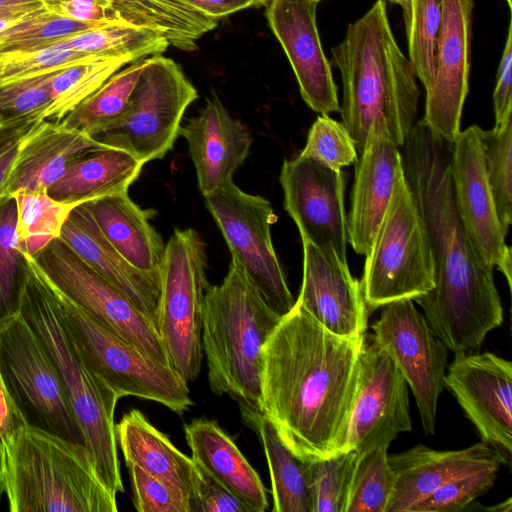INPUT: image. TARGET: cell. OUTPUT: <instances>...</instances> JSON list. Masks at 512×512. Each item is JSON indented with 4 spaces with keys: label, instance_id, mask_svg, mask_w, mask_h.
<instances>
[{
    "label": "cell",
    "instance_id": "obj_1",
    "mask_svg": "<svg viewBox=\"0 0 512 512\" xmlns=\"http://www.w3.org/2000/svg\"><path fill=\"white\" fill-rule=\"evenodd\" d=\"M451 144L422 120L402 155L406 182L429 239L434 287L415 298L435 335L455 354L477 350L503 321L493 267L461 221L451 175Z\"/></svg>",
    "mask_w": 512,
    "mask_h": 512
},
{
    "label": "cell",
    "instance_id": "obj_2",
    "mask_svg": "<svg viewBox=\"0 0 512 512\" xmlns=\"http://www.w3.org/2000/svg\"><path fill=\"white\" fill-rule=\"evenodd\" d=\"M364 337L328 331L295 301L265 342L262 413L299 458L344 451Z\"/></svg>",
    "mask_w": 512,
    "mask_h": 512
},
{
    "label": "cell",
    "instance_id": "obj_3",
    "mask_svg": "<svg viewBox=\"0 0 512 512\" xmlns=\"http://www.w3.org/2000/svg\"><path fill=\"white\" fill-rule=\"evenodd\" d=\"M331 55L342 80V123L358 154L374 124L386 125L394 143L402 147L415 125L420 91L414 67L393 35L386 1L377 0L349 24Z\"/></svg>",
    "mask_w": 512,
    "mask_h": 512
},
{
    "label": "cell",
    "instance_id": "obj_4",
    "mask_svg": "<svg viewBox=\"0 0 512 512\" xmlns=\"http://www.w3.org/2000/svg\"><path fill=\"white\" fill-rule=\"evenodd\" d=\"M280 319L233 260L222 283L207 289L201 343L209 385L238 403L245 422L262 413V351Z\"/></svg>",
    "mask_w": 512,
    "mask_h": 512
},
{
    "label": "cell",
    "instance_id": "obj_5",
    "mask_svg": "<svg viewBox=\"0 0 512 512\" xmlns=\"http://www.w3.org/2000/svg\"><path fill=\"white\" fill-rule=\"evenodd\" d=\"M11 512H116L84 443L25 424L4 444Z\"/></svg>",
    "mask_w": 512,
    "mask_h": 512
},
{
    "label": "cell",
    "instance_id": "obj_6",
    "mask_svg": "<svg viewBox=\"0 0 512 512\" xmlns=\"http://www.w3.org/2000/svg\"><path fill=\"white\" fill-rule=\"evenodd\" d=\"M19 310L36 331L60 373L98 473L112 494L124 492L114 413L118 395L82 359L34 256L22 253Z\"/></svg>",
    "mask_w": 512,
    "mask_h": 512
},
{
    "label": "cell",
    "instance_id": "obj_7",
    "mask_svg": "<svg viewBox=\"0 0 512 512\" xmlns=\"http://www.w3.org/2000/svg\"><path fill=\"white\" fill-rule=\"evenodd\" d=\"M43 275L82 359L119 398L157 402L178 415L194 405L188 382L173 368L102 325Z\"/></svg>",
    "mask_w": 512,
    "mask_h": 512
},
{
    "label": "cell",
    "instance_id": "obj_8",
    "mask_svg": "<svg viewBox=\"0 0 512 512\" xmlns=\"http://www.w3.org/2000/svg\"><path fill=\"white\" fill-rule=\"evenodd\" d=\"M365 256L360 285L367 310L414 300L434 287L429 239L404 175Z\"/></svg>",
    "mask_w": 512,
    "mask_h": 512
},
{
    "label": "cell",
    "instance_id": "obj_9",
    "mask_svg": "<svg viewBox=\"0 0 512 512\" xmlns=\"http://www.w3.org/2000/svg\"><path fill=\"white\" fill-rule=\"evenodd\" d=\"M206 244L192 229H175L160 270L156 328L168 362L186 382L201 369L203 308L209 283Z\"/></svg>",
    "mask_w": 512,
    "mask_h": 512
},
{
    "label": "cell",
    "instance_id": "obj_10",
    "mask_svg": "<svg viewBox=\"0 0 512 512\" xmlns=\"http://www.w3.org/2000/svg\"><path fill=\"white\" fill-rule=\"evenodd\" d=\"M197 98V89L174 60L153 55L147 58L124 112L93 138L144 164L162 159L173 149L183 115Z\"/></svg>",
    "mask_w": 512,
    "mask_h": 512
},
{
    "label": "cell",
    "instance_id": "obj_11",
    "mask_svg": "<svg viewBox=\"0 0 512 512\" xmlns=\"http://www.w3.org/2000/svg\"><path fill=\"white\" fill-rule=\"evenodd\" d=\"M0 372L26 424L84 443L53 358L20 310L0 320Z\"/></svg>",
    "mask_w": 512,
    "mask_h": 512
},
{
    "label": "cell",
    "instance_id": "obj_12",
    "mask_svg": "<svg viewBox=\"0 0 512 512\" xmlns=\"http://www.w3.org/2000/svg\"><path fill=\"white\" fill-rule=\"evenodd\" d=\"M235 261L268 306L280 317L295 300L273 247L270 227L277 221L268 200L243 192L233 181L204 194Z\"/></svg>",
    "mask_w": 512,
    "mask_h": 512
},
{
    "label": "cell",
    "instance_id": "obj_13",
    "mask_svg": "<svg viewBox=\"0 0 512 512\" xmlns=\"http://www.w3.org/2000/svg\"><path fill=\"white\" fill-rule=\"evenodd\" d=\"M34 258L49 280L90 316L153 359L169 365L153 322L60 238L50 242Z\"/></svg>",
    "mask_w": 512,
    "mask_h": 512
},
{
    "label": "cell",
    "instance_id": "obj_14",
    "mask_svg": "<svg viewBox=\"0 0 512 512\" xmlns=\"http://www.w3.org/2000/svg\"><path fill=\"white\" fill-rule=\"evenodd\" d=\"M372 330L373 340L391 357L411 389L425 433L434 434L438 400L445 387L447 347L412 299L382 306Z\"/></svg>",
    "mask_w": 512,
    "mask_h": 512
},
{
    "label": "cell",
    "instance_id": "obj_15",
    "mask_svg": "<svg viewBox=\"0 0 512 512\" xmlns=\"http://www.w3.org/2000/svg\"><path fill=\"white\" fill-rule=\"evenodd\" d=\"M411 430L406 380L372 336L364 337L344 451L363 454L388 447L398 434Z\"/></svg>",
    "mask_w": 512,
    "mask_h": 512
},
{
    "label": "cell",
    "instance_id": "obj_16",
    "mask_svg": "<svg viewBox=\"0 0 512 512\" xmlns=\"http://www.w3.org/2000/svg\"><path fill=\"white\" fill-rule=\"evenodd\" d=\"M451 391L481 439L512 462V364L491 352L458 353L445 373Z\"/></svg>",
    "mask_w": 512,
    "mask_h": 512
},
{
    "label": "cell",
    "instance_id": "obj_17",
    "mask_svg": "<svg viewBox=\"0 0 512 512\" xmlns=\"http://www.w3.org/2000/svg\"><path fill=\"white\" fill-rule=\"evenodd\" d=\"M284 207L308 241L347 263V216L341 171L297 156L285 160L280 173Z\"/></svg>",
    "mask_w": 512,
    "mask_h": 512
},
{
    "label": "cell",
    "instance_id": "obj_18",
    "mask_svg": "<svg viewBox=\"0 0 512 512\" xmlns=\"http://www.w3.org/2000/svg\"><path fill=\"white\" fill-rule=\"evenodd\" d=\"M481 128L472 125L460 131L451 144V175L454 197L461 221L474 246L493 268L512 285L511 248L500 224L488 183Z\"/></svg>",
    "mask_w": 512,
    "mask_h": 512
},
{
    "label": "cell",
    "instance_id": "obj_19",
    "mask_svg": "<svg viewBox=\"0 0 512 512\" xmlns=\"http://www.w3.org/2000/svg\"><path fill=\"white\" fill-rule=\"evenodd\" d=\"M473 0H443V20L435 55V75L425 90L422 121L452 143L460 133L469 89Z\"/></svg>",
    "mask_w": 512,
    "mask_h": 512
},
{
    "label": "cell",
    "instance_id": "obj_20",
    "mask_svg": "<svg viewBox=\"0 0 512 512\" xmlns=\"http://www.w3.org/2000/svg\"><path fill=\"white\" fill-rule=\"evenodd\" d=\"M315 0H269L267 19L296 76L305 103L320 115L339 112L340 103L320 41Z\"/></svg>",
    "mask_w": 512,
    "mask_h": 512
},
{
    "label": "cell",
    "instance_id": "obj_21",
    "mask_svg": "<svg viewBox=\"0 0 512 512\" xmlns=\"http://www.w3.org/2000/svg\"><path fill=\"white\" fill-rule=\"evenodd\" d=\"M384 124L370 127L355 164L347 241L366 255L386 213L397 181L404 175L402 154Z\"/></svg>",
    "mask_w": 512,
    "mask_h": 512
},
{
    "label": "cell",
    "instance_id": "obj_22",
    "mask_svg": "<svg viewBox=\"0 0 512 512\" xmlns=\"http://www.w3.org/2000/svg\"><path fill=\"white\" fill-rule=\"evenodd\" d=\"M303 243V278L296 302L328 331L357 337L367 328L361 285L347 263L308 241Z\"/></svg>",
    "mask_w": 512,
    "mask_h": 512
},
{
    "label": "cell",
    "instance_id": "obj_23",
    "mask_svg": "<svg viewBox=\"0 0 512 512\" xmlns=\"http://www.w3.org/2000/svg\"><path fill=\"white\" fill-rule=\"evenodd\" d=\"M388 460L395 474V485L386 512H408L450 480L479 470H499L502 465L496 451L483 441L449 451L419 444L388 455Z\"/></svg>",
    "mask_w": 512,
    "mask_h": 512
},
{
    "label": "cell",
    "instance_id": "obj_24",
    "mask_svg": "<svg viewBox=\"0 0 512 512\" xmlns=\"http://www.w3.org/2000/svg\"><path fill=\"white\" fill-rule=\"evenodd\" d=\"M180 134L187 141L203 195L233 181L252 143L247 127L230 115L215 94L207 98L197 116L181 126Z\"/></svg>",
    "mask_w": 512,
    "mask_h": 512
},
{
    "label": "cell",
    "instance_id": "obj_25",
    "mask_svg": "<svg viewBox=\"0 0 512 512\" xmlns=\"http://www.w3.org/2000/svg\"><path fill=\"white\" fill-rule=\"evenodd\" d=\"M59 238L156 326L160 273L145 272L130 264L104 237L84 203L71 211Z\"/></svg>",
    "mask_w": 512,
    "mask_h": 512
},
{
    "label": "cell",
    "instance_id": "obj_26",
    "mask_svg": "<svg viewBox=\"0 0 512 512\" xmlns=\"http://www.w3.org/2000/svg\"><path fill=\"white\" fill-rule=\"evenodd\" d=\"M108 147L92 136L62 123L32 122L25 133L2 196L19 191L46 192L81 155Z\"/></svg>",
    "mask_w": 512,
    "mask_h": 512
},
{
    "label": "cell",
    "instance_id": "obj_27",
    "mask_svg": "<svg viewBox=\"0 0 512 512\" xmlns=\"http://www.w3.org/2000/svg\"><path fill=\"white\" fill-rule=\"evenodd\" d=\"M193 461L238 498L251 512L268 508L260 476L231 437L212 419H194L184 425Z\"/></svg>",
    "mask_w": 512,
    "mask_h": 512
},
{
    "label": "cell",
    "instance_id": "obj_28",
    "mask_svg": "<svg viewBox=\"0 0 512 512\" xmlns=\"http://www.w3.org/2000/svg\"><path fill=\"white\" fill-rule=\"evenodd\" d=\"M109 243L134 267L160 273L165 244L150 224L155 210H144L127 191L84 203Z\"/></svg>",
    "mask_w": 512,
    "mask_h": 512
},
{
    "label": "cell",
    "instance_id": "obj_29",
    "mask_svg": "<svg viewBox=\"0 0 512 512\" xmlns=\"http://www.w3.org/2000/svg\"><path fill=\"white\" fill-rule=\"evenodd\" d=\"M117 446L126 464H133L165 481L190 498L195 463L174 446L138 409L115 424Z\"/></svg>",
    "mask_w": 512,
    "mask_h": 512
},
{
    "label": "cell",
    "instance_id": "obj_30",
    "mask_svg": "<svg viewBox=\"0 0 512 512\" xmlns=\"http://www.w3.org/2000/svg\"><path fill=\"white\" fill-rule=\"evenodd\" d=\"M143 165L123 150L101 147L73 160L47 194L78 206L127 191L140 175Z\"/></svg>",
    "mask_w": 512,
    "mask_h": 512
},
{
    "label": "cell",
    "instance_id": "obj_31",
    "mask_svg": "<svg viewBox=\"0 0 512 512\" xmlns=\"http://www.w3.org/2000/svg\"><path fill=\"white\" fill-rule=\"evenodd\" d=\"M259 436L271 478L274 512H310L304 461L282 440L263 413L246 421Z\"/></svg>",
    "mask_w": 512,
    "mask_h": 512
},
{
    "label": "cell",
    "instance_id": "obj_32",
    "mask_svg": "<svg viewBox=\"0 0 512 512\" xmlns=\"http://www.w3.org/2000/svg\"><path fill=\"white\" fill-rule=\"evenodd\" d=\"M132 62L130 57L104 56L55 73L50 82V102L30 122H61L121 67Z\"/></svg>",
    "mask_w": 512,
    "mask_h": 512
},
{
    "label": "cell",
    "instance_id": "obj_33",
    "mask_svg": "<svg viewBox=\"0 0 512 512\" xmlns=\"http://www.w3.org/2000/svg\"><path fill=\"white\" fill-rule=\"evenodd\" d=\"M57 43L78 52L125 56L134 61L161 54L170 45L164 36L151 29L117 23L63 37Z\"/></svg>",
    "mask_w": 512,
    "mask_h": 512
},
{
    "label": "cell",
    "instance_id": "obj_34",
    "mask_svg": "<svg viewBox=\"0 0 512 512\" xmlns=\"http://www.w3.org/2000/svg\"><path fill=\"white\" fill-rule=\"evenodd\" d=\"M146 63L147 58H142L117 71L60 123L92 137L103 131L126 109Z\"/></svg>",
    "mask_w": 512,
    "mask_h": 512
},
{
    "label": "cell",
    "instance_id": "obj_35",
    "mask_svg": "<svg viewBox=\"0 0 512 512\" xmlns=\"http://www.w3.org/2000/svg\"><path fill=\"white\" fill-rule=\"evenodd\" d=\"M11 197L16 202L19 249L30 256L59 238L63 225L77 206L58 201L46 192L19 191Z\"/></svg>",
    "mask_w": 512,
    "mask_h": 512
},
{
    "label": "cell",
    "instance_id": "obj_36",
    "mask_svg": "<svg viewBox=\"0 0 512 512\" xmlns=\"http://www.w3.org/2000/svg\"><path fill=\"white\" fill-rule=\"evenodd\" d=\"M360 453L341 451L327 458L302 459L310 512H346L349 491Z\"/></svg>",
    "mask_w": 512,
    "mask_h": 512
},
{
    "label": "cell",
    "instance_id": "obj_37",
    "mask_svg": "<svg viewBox=\"0 0 512 512\" xmlns=\"http://www.w3.org/2000/svg\"><path fill=\"white\" fill-rule=\"evenodd\" d=\"M387 449L380 446L360 454L346 512H386L395 485Z\"/></svg>",
    "mask_w": 512,
    "mask_h": 512
},
{
    "label": "cell",
    "instance_id": "obj_38",
    "mask_svg": "<svg viewBox=\"0 0 512 512\" xmlns=\"http://www.w3.org/2000/svg\"><path fill=\"white\" fill-rule=\"evenodd\" d=\"M484 166L500 224L507 235L512 222V120L480 131Z\"/></svg>",
    "mask_w": 512,
    "mask_h": 512
},
{
    "label": "cell",
    "instance_id": "obj_39",
    "mask_svg": "<svg viewBox=\"0 0 512 512\" xmlns=\"http://www.w3.org/2000/svg\"><path fill=\"white\" fill-rule=\"evenodd\" d=\"M101 57L104 56L69 49L57 40L42 49L8 51L0 54V88Z\"/></svg>",
    "mask_w": 512,
    "mask_h": 512
},
{
    "label": "cell",
    "instance_id": "obj_40",
    "mask_svg": "<svg viewBox=\"0 0 512 512\" xmlns=\"http://www.w3.org/2000/svg\"><path fill=\"white\" fill-rule=\"evenodd\" d=\"M111 23L83 22L57 16L46 8L0 33V54L15 50H36L54 40Z\"/></svg>",
    "mask_w": 512,
    "mask_h": 512
},
{
    "label": "cell",
    "instance_id": "obj_41",
    "mask_svg": "<svg viewBox=\"0 0 512 512\" xmlns=\"http://www.w3.org/2000/svg\"><path fill=\"white\" fill-rule=\"evenodd\" d=\"M22 253L13 197L0 203V320L19 311Z\"/></svg>",
    "mask_w": 512,
    "mask_h": 512
},
{
    "label": "cell",
    "instance_id": "obj_42",
    "mask_svg": "<svg viewBox=\"0 0 512 512\" xmlns=\"http://www.w3.org/2000/svg\"><path fill=\"white\" fill-rule=\"evenodd\" d=\"M443 20V0H414L413 21L407 37L409 60L427 90L435 75V55Z\"/></svg>",
    "mask_w": 512,
    "mask_h": 512
},
{
    "label": "cell",
    "instance_id": "obj_43",
    "mask_svg": "<svg viewBox=\"0 0 512 512\" xmlns=\"http://www.w3.org/2000/svg\"><path fill=\"white\" fill-rule=\"evenodd\" d=\"M311 158L341 171L356 162L358 152L349 131L328 115H320L312 124L304 149L298 155Z\"/></svg>",
    "mask_w": 512,
    "mask_h": 512
},
{
    "label": "cell",
    "instance_id": "obj_44",
    "mask_svg": "<svg viewBox=\"0 0 512 512\" xmlns=\"http://www.w3.org/2000/svg\"><path fill=\"white\" fill-rule=\"evenodd\" d=\"M498 471L484 469L454 478L412 506L408 512L463 511L493 486Z\"/></svg>",
    "mask_w": 512,
    "mask_h": 512
},
{
    "label": "cell",
    "instance_id": "obj_45",
    "mask_svg": "<svg viewBox=\"0 0 512 512\" xmlns=\"http://www.w3.org/2000/svg\"><path fill=\"white\" fill-rule=\"evenodd\" d=\"M133 491V503L139 512H191L189 498L177 488L126 464Z\"/></svg>",
    "mask_w": 512,
    "mask_h": 512
},
{
    "label": "cell",
    "instance_id": "obj_46",
    "mask_svg": "<svg viewBox=\"0 0 512 512\" xmlns=\"http://www.w3.org/2000/svg\"><path fill=\"white\" fill-rule=\"evenodd\" d=\"M54 74H44L1 87L0 113L7 118L30 122L50 102V82Z\"/></svg>",
    "mask_w": 512,
    "mask_h": 512
},
{
    "label": "cell",
    "instance_id": "obj_47",
    "mask_svg": "<svg viewBox=\"0 0 512 512\" xmlns=\"http://www.w3.org/2000/svg\"><path fill=\"white\" fill-rule=\"evenodd\" d=\"M189 503L191 512H251L196 463Z\"/></svg>",
    "mask_w": 512,
    "mask_h": 512
},
{
    "label": "cell",
    "instance_id": "obj_48",
    "mask_svg": "<svg viewBox=\"0 0 512 512\" xmlns=\"http://www.w3.org/2000/svg\"><path fill=\"white\" fill-rule=\"evenodd\" d=\"M47 11L83 22L127 24L103 0H42Z\"/></svg>",
    "mask_w": 512,
    "mask_h": 512
},
{
    "label": "cell",
    "instance_id": "obj_49",
    "mask_svg": "<svg viewBox=\"0 0 512 512\" xmlns=\"http://www.w3.org/2000/svg\"><path fill=\"white\" fill-rule=\"evenodd\" d=\"M512 22L510 20L506 42L498 67L497 81L493 93L496 128L504 126L512 116Z\"/></svg>",
    "mask_w": 512,
    "mask_h": 512
},
{
    "label": "cell",
    "instance_id": "obj_50",
    "mask_svg": "<svg viewBox=\"0 0 512 512\" xmlns=\"http://www.w3.org/2000/svg\"><path fill=\"white\" fill-rule=\"evenodd\" d=\"M32 122H24L0 134V197L17 158L23 137ZM7 199V198H4Z\"/></svg>",
    "mask_w": 512,
    "mask_h": 512
},
{
    "label": "cell",
    "instance_id": "obj_51",
    "mask_svg": "<svg viewBox=\"0 0 512 512\" xmlns=\"http://www.w3.org/2000/svg\"><path fill=\"white\" fill-rule=\"evenodd\" d=\"M206 16L218 20L243 9L267 5L266 0H188Z\"/></svg>",
    "mask_w": 512,
    "mask_h": 512
},
{
    "label": "cell",
    "instance_id": "obj_52",
    "mask_svg": "<svg viewBox=\"0 0 512 512\" xmlns=\"http://www.w3.org/2000/svg\"><path fill=\"white\" fill-rule=\"evenodd\" d=\"M26 422L7 392L0 372V437L5 444Z\"/></svg>",
    "mask_w": 512,
    "mask_h": 512
},
{
    "label": "cell",
    "instance_id": "obj_53",
    "mask_svg": "<svg viewBox=\"0 0 512 512\" xmlns=\"http://www.w3.org/2000/svg\"><path fill=\"white\" fill-rule=\"evenodd\" d=\"M44 8H45V5H44L43 1L31 3V4L0 7V20L32 14V13L38 12Z\"/></svg>",
    "mask_w": 512,
    "mask_h": 512
},
{
    "label": "cell",
    "instance_id": "obj_54",
    "mask_svg": "<svg viewBox=\"0 0 512 512\" xmlns=\"http://www.w3.org/2000/svg\"><path fill=\"white\" fill-rule=\"evenodd\" d=\"M391 3L397 4L402 8L406 37L411 33L413 21L414 0H389Z\"/></svg>",
    "mask_w": 512,
    "mask_h": 512
},
{
    "label": "cell",
    "instance_id": "obj_55",
    "mask_svg": "<svg viewBox=\"0 0 512 512\" xmlns=\"http://www.w3.org/2000/svg\"><path fill=\"white\" fill-rule=\"evenodd\" d=\"M5 493V451L4 444L0 437V501Z\"/></svg>",
    "mask_w": 512,
    "mask_h": 512
},
{
    "label": "cell",
    "instance_id": "obj_56",
    "mask_svg": "<svg viewBox=\"0 0 512 512\" xmlns=\"http://www.w3.org/2000/svg\"><path fill=\"white\" fill-rule=\"evenodd\" d=\"M494 512H511L512 511V499L509 497L506 501L501 502L493 507L485 508Z\"/></svg>",
    "mask_w": 512,
    "mask_h": 512
},
{
    "label": "cell",
    "instance_id": "obj_57",
    "mask_svg": "<svg viewBox=\"0 0 512 512\" xmlns=\"http://www.w3.org/2000/svg\"><path fill=\"white\" fill-rule=\"evenodd\" d=\"M42 0H0V7H8L14 5L31 4Z\"/></svg>",
    "mask_w": 512,
    "mask_h": 512
},
{
    "label": "cell",
    "instance_id": "obj_58",
    "mask_svg": "<svg viewBox=\"0 0 512 512\" xmlns=\"http://www.w3.org/2000/svg\"><path fill=\"white\" fill-rule=\"evenodd\" d=\"M5 126H6L5 121H4L3 117L0 116V134L2 133L1 131H3L5 129Z\"/></svg>",
    "mask_w": 512,
    "mask_h": 512
},
{
    "label": "cell",
    "instance_id": "obj_59",
    "mask_svg": "<svg viewBox=\"0 0 512 512\" xmlns=\"http://www.w3.org/2000/svg\"><path fill=\"white\" fill-rule=\"evenodd\" d=\"M508 6H509V9L511 10L512 9V1L511 0H506Z\"/></svg>",
    "mask_w": 512,
    "mask_h": 512
},
{
    "label": "cell",
    "instance_id": "obj_60",
    "mask_svg": "<svg viewBox=\"0 0 512 512\" xmlns=\"http://www.w3.org/2000/svg\"><path fill=\"white\" fill-rule=\"evenodd\" d=\"M5 199L0 197V203H2Z\"/></svg>",
    "mask_w": 512,
    "mask_h": 512
},
{
    "label": "cell",
    "instance_id": "obj_61",
    "mask_svg": "<svg viewBox=\"0 0 512 512\" xmlns=\"http://www.w3.org/2000/svg\"><path fill=\"white\" fill-rule=\"evenodd\" d=\"M315 1L319 3L321 0H315Z\"/></svg>",
    "mask_w": 512,
    "mask_h": 512
},
{
    "label": "cell",
    "instance_id": "obj_62",
    "mask_svg": "<svg viewBox=\"0 0 512 512\" xmlns=\"http://www.w3.org/2000/svg\"><path fill=\"white\" fill-rule=\"evenodd\" d=\"M266 1H267V3L269 2V0H266Z\"/></svg>",
    "mask_w": 512,
    "mask_h": 512
}]
</instances>
